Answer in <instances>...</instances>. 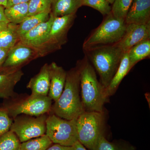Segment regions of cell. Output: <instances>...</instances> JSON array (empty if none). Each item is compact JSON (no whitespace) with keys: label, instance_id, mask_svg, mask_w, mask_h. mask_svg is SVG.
Here are the masks:
<instances>
[{"label":"cell","instance_id":"1","mask_svg":"<svg viewBox=\"0 0 150 150\" xmlns=\"http://www.w3.org/2000/svg\"><path fill=\"white\" fill-rule=\"evenodd\" d=\"M81 100L85 111L104 112V105L108 101L104 88L98 80L95 69L87 57L78 61Z\"/></svg>","mask_w":150,"mask_h":150},{"label":"cell","instance_id":"2","mask_svg":"<svg viewBox=\"0 0 150 150\" xmlns=\"http://www.w3.org/2000/svg\"><path fill=\"white\" fill-rule=\"evenodd\" d=\"M84 111L81 100L79 72L76 66L67 72L64 90L52 104L50 112L60 118L71 120L77 118Z\"/></svg>","mask_w":150,"mask_h":150},{"label":"cell","instance_id":"3","mask_svg":"<svg viewBox=\"0 0 150 150\" xmlns=\"http://www.w3.org/2000/svg\"><path fill=\"white\" fill-rule=\"evenodd\" d=\"M83 51L99 75L100 83L106 88L118 69L124 53L115 45L96 46Z\"/></svg>","mask_w":150,"mask_h":150},{"label":"cell","instance_id":"4","mask_svg":"<svg viewBox=\"0 0 150 150\" xmlns=\"http://www.w3.org/2000/svg\"><path fill=\"white\" fill-rule=\"evenodd\" d=\"M105 16L101 24L85 40L83 50L96 46L115 45L123 37L127 25L125 21L116 18L111 12Z\"/></svg>","mask_w":150,"mask_h":150},{"label":"cell","instance_id":"5","mask_svg":"<svg viewBox=\"0 0 150 150\" xmlns=\"http://www.w3.org/2000/svg\"><path fill=\"white\" fill-rule=\"evenodd\" d=\"M104 123V112L84 111L77 118L78 141L89 150H96Z\"/></svg>","mask_w":150,"mask_h":150},{"label":"cell","instance_id":"6","mask_svg":"<svg viewBox=\"0 0 150 150\" xmlns=\"http://www.w3.org/2000/svg\"><path fill=\"white\" fill-rule=\"evenodd\" d=\"M52 100L48 96L30 95L19 96L11 98L5 109L13 119L18 115L25 114L38 116L49 113L51 111Z\"/></svg>","mask_w":150,"mask_h":150},{"label":"cell","instance_id":"7","mask_svg":"<svg viewBox=\"0 0 150 150\" xmlns=\"http://www.w3.org/2000/svg\"><path fill=\"white\" fill-rule=\"evenodd\" d=\"M76 122L77 118L67 120L50 112L46 120V134L54 144L72 146L78 141Z\"/></svg>","mask_w":150,"mask_h":150},{"label":"cell","instance_id":"8","mask_svg":"<svg viewBox=\"0 0 150 150\" xmlns=\"http://www.w3.org/2000/svg\"><path fill=\"white\" fill-rule=\"evenodd\" d=\"M48 113L38 116L22 114L13 118L11 131L21 143L46 134V120Z\"/></svg>","mask_w":150,"mask_h":150},{"label":"cell","instance_id":"9","mask_svg":"<svg viewBox=\"0 0 150 150\" xmlns=\"http://www.w3.org/2000/svg\"><path fill=\"white\" fill-rule=\"evenodd\" d=\"M75 14L54 17L46 42L37 50L38 56L59 50L67 41L68 32L74 23Z\"/></svg>","mask_w":150,"mask_h":150},{"label":"cell","instance_id":"10","mask_svg":"<svg viewBox=\"0 0 150 150\" xmlns=\"http://www.w3.org/2000/svg\"><path fill=\"white\" fill-rule=\"evenodd\" d=\"M38 56L35 49L18 42L10 49L2 67L7 69L8 72L18 69L22 65Z\"/></svg>","mask_w":150,"mask_h":150},{"label":"cell","instance_id":"11","mask_svg":"<svg viewBox=\"0 0 150 150\" xmlns=\"http://www.w3.org/2000/svg\"><path fill=\"white\" fill-rule=\"evenodd\" d=\"M149 39H150V23L127 24L123 37L115 45L125 53L136 44Z\"/></svg>","mask_w":150,"mask_h":150},{"label":"cell","instance_id":"12","mask_svg":"<svg viewBox=\"0 0 150 150\" xmlns=\"http://www.w3.org/2000/svg\"><path fill=\"white\" fill-rule=\"evenodd\" d=\"M54 18L50 13L48 20L38 25L20 38L19 42L34 48L37 51L47 40Z\"/></svg>","mask_w":150,"mask_h":150},{"label":"cell","instance_id":"13","mask_svg":"<svg viewBox=\"0 0 150 150\" xmlns=\"http://www.w3.org/2000/svg\"><path fill=\"white\" fill-rule=\"evenodd\" d=\"M125 22L126 24L150 23V0H134Z\"/></svg>","mask_w":150,"mask_h":150},{"label":"cell","instance_id":"14","mask_svg":"<svg viewBox=\"0 0 150 150\" xmlns=\"http://www.w3.org/2000/svg\"><path fill=\"white\" fill-rule=\"evenodd\" d=\"M50 85L48 96L56 101L61 96L66 83L67 72L55 62L49 65Z\"/></svg>","mask_w":150,"mask_h":150},{"label":"cell","instance_id":"15","mask_svg":"<svg viewBox=\"0 0 150 150\" xmlns=\"http://www.w3.org/2000/svg\"><path fill=\"white\" fill-rule=\"evenodd\" d=\"M50 85L49 65L46 64L39 72L30 79L27 87L31 90L32 94L48 96Z\"/></svg>","mask_w":150,"mask_h":150},{"label":"cell","instance_id":"16","mask_svg":"<svg viewBox=\"0 0 150 150\" xmlns=\"http://www.w3.org/2000/svg\"><path fill=\"white\" fill-rule=\"evenodd\" d=\"M23 75L21 69L0 74V97L11 98L17 96L18 94L14 89Z\"/></svg>","mask_w":150,"mask_h":150},{"label":"cell","instance_id":"17","mask_svg":"<svg viewBox=\"0 0 150 150\" xmlns=\"http://www.w3.org/2000/svg\"><path fill=\"white\" fill-rule=\"evenodd\" d=\"M127 52L124 53L120 65L110 83L104 89V95L106 99L113 95L117 91L119 85L129 71L132 69Z\"/></svg>","mask_w":150,"mask_h":150},{"label":"cell","instance_id":"18","mask_svg":"<svg viewBox=\"0 0 150 150\" xmlns=\"http://www.w3.org/2000/svg\"><path fill=\"white\" fill-rule=\"evenodd\" d=\"M81 0H51V14L54 17L75 14Z\"/></svg>","mask_w":150,"mask_h":150},{"label":"cell","instance_id":"19","mask_svg":"<svg viewBox=\"0 0 150 150\" xmlns=\"http://www.w3.org/2000/svg\"><path fill=\"white\" fill-rule=\"evenodd\" d=\"M51 11H46L35 15L28 16L22 22L17 25L16 32L19 38L38 25L48 20Z\"/></svg>","mask_w":150,"mask_h":150},{"label":"cell","instance_id":"20","mask_svg":"<svg viewBox=\"0 0 150 150\" xmlns=\"http://www.w3.org/2000/svg\"><path fill=\"white\" fill-rule=\"evenodd\" d=\"M132 68L138 62L150 56V39L144 40L133 46L127 52Z\"/></svg>","mask_w":150,"mask_h":150},{"label":"cell","instance_id":"21","mask_svg":"<svg viewBox=\"0 0 150 150\" xmlns=\"http://www.w3.org/2000/svg\"><path fill=\"white\" fill-rule=\"evenodd\" d=\"M28 3H22L6 8L4 10L6 18L10 23L18 25L28 17Z\"/></svg>","mask_w":150,"mask_h":150},{"label":"cell","instance_id":"22","mask_svg":"<svg viewBox=\"0 0 150 150\" xmlns=\"http://www.w3.org/2000/svg\"><path fill=\"white\" fill-rule=\"evenodd\" d=\"M17 25L9 23L0 32V47L10 49L19 41L16 32Z\"/></svg>","mask_w":150,"mask_h":150},{"label":"cell","instance_id":"23","mask_svg":"<svg viewBox=\"0 0 150 150\" xmlns=\"http://www.w3.org/2000/svg\"><path fill=\"white\" fill-rule=\"evenodd\" d=\"M53 142L46 134L21 143V150H46Z\"/></svg>","mask_w":150,"mask_h":150},{"label":"cell","instance_id":"24","mask_svg":"<svg viewBox=\"0 0 150 150\" xmlns=\"http://www.w3.org/2000/svg\"><path fill=\"white\" fill-rule=\"evenodd\" d=\"M21 142L11 130L0 136V150H21Z\"/></svg>","mask_w":150,"mask_h":150},{"label":"cell","instance_id":"25","mask_svg":"<svg viewBox=\"0 0 150 150\" xmlns=\"http://www.w3.org/2000/svg\"><path fill=\"white\" fill-rule=\"evenodd\" d=\"M134 0H115L111 7V13L116 18L125 21Z\"/></svg>","mask_w":150,"mask_h":150},{"label":"cell","instance_id":"26","mask_svg":"<svg viewBox=\"0 0 150 150\" xmlns=\"http://www.w3.org/2000/svg\"><path fill=\"white\" fill-rule=\"evenodd\" d=\"M28 16L51 11V0H30Z\"/></svg>","mask_w":150,"mask_h":150},{"label":"cell","instance_id":"27","mask_svg":"<svg viewBox=\"0 0 150 150\" xmlns=\"http://www.w3.org/2000/svg\"><path fill=\"white\" fill-rule=\"evenodd\" d=\"M81 6L92 8L106 16L111 12V7L106 0H81Z\"/></svg>","mask_w":150,"mask_h":150},{"label":"cell","instance_id":"28","mask_svg":"<svg viewBox=\"0 0 150 150\" xmlns=\"http://www.w3.org/2000/svg\"><path fill=\"white\" fill-rule=\"evenodd\" d=\"M96 150H134V149L132 146H123L108 142L102 135L98 139Z\"/></svg>","mask_w":150,"mask_h":150},{"label":"cell","instance_id":"29","mask_svg":"<svg viewBox=\"0 0 150 150\" xmlns=\"http://www.w3.org/2000/svg\"><path fill=\"white\" fill-rule=\"evenodd\" d=\"M13 119L5 108L0 109V136L10 130Z\"/></svg>","mask_w":150,"mask_h":150},{"label":"cell","instance_id":"30","mask_svg":"<svg viewBox=\"0 0 150 150\" xmlns=\"http://www.w3.org/2000/svg\"><path fill=\"white\" fill-rule=\"evenodd\" d=\"M46 150H75L73 146H62V145L55 144L51 145L50 147Z\"/></svg>","mask_w":150,"mask_h":150},{"label":"cell","instance_id":"31","mask_svg":"<svg viewBox=\"0 0 150 150\" xmlns=\"http://www.w3.org/2000/svg\"><path fill=\"white\" fill-rule=\"evenodd\" d=\"M10 49L0 47V68L2 67Z\"/></svg>","mask_w":150,"mask_h":150},{"label":"cell","instance_id":"32","mask_svg":"<svg viewBox=\"0 0 150 150\" xmlns=\"http://www.w3.org/2000/svg\"><path fill=\"white\" fill-rule=\"evenodd\" d=\"M29 1L30 0H7V6L6 8L18 4L28 3Z\"/></svg>","mask_w":150,"mask_h":150},{"label":"cell","instance_id":"33","mask_svg":"<svg viewBox=\"0 0 150 150\" xmlns=\"http://www.w3.org/2000/svg\"><path fill=\"white\" fill-rule=\"evenodd\" d=\"M5 7L0 6V22H5L8 23L9 22L6 18L4 13Z\"/></svg>","mask_w":150,"mask_h":150},{"label":"cell","instance_id":"34","mask_svg":"<svg viewBox=\"0 0 150 150\" xmlns=\"http://www.w3.org/2000/svg\"><path fill=\"white\" fill-rule=\"evenodd\" d=\"M73 147L75 150H87L79 141L75 143Z\"/></svg>","mask_w":150,"mask_h":150},{"label":"cell","instance_id":"35","mask_svg":"<svg viewBox=\"0 0 150 150\" xmlns=\"http://www.w3.org/2000/svg\"><path fill=\"white\" fill-rule=\"evenodd\" d=\"M9 23L5 22H0V32L7 26Z\"/></svg>","mask_w":150,"mask_h":150},{"label":"cell","instance_id":"36","mask_svg":"<svg viewBox=\"0 0 150 150\" xmlns=\"http://www.w3.org/2000/svg\"><path fill=\"white\" fill-rule=\"evenodd\" d=\"M0 6L6 8L7 6V0H0Z\"/></svg>","mask_w":150,"mask_h":150},{"label":"cell","instance_id":"37","mask_svg":"<svg viewBox=\"0 0 150 150\" xmlns=\"http://www.w3.org/2000/svg\"><path fill=\"white\" fill-rule=\"evenodd\" d=\"M108 3L111 4H112L115 0H106Z\"/></svg>","mask_w":150,"mask_h":150}]
</instances>
